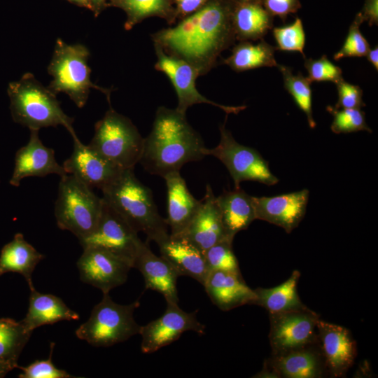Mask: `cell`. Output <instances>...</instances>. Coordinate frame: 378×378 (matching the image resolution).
<instances>
[{
	"label": "cell",
	"instance_id": "10",
	"mask_svg": "<svg viewBox=\"0 0 378 378\" xmlns=\"http://www.w3.org/2000/svg\"><path fill=\"white\" fill-rule=\"evenodd\" d=\"M83 248H103L130 264L134 262L145 245L127 222L104 201L100 220L94 230L79 240Z\"/></svg>",
	"mask_w": 378,
	"mask_h": 378
},
{
	"label": "cell",
	"instance_id": "14",
	"mask_svg": "<svg viewBox=\"0 0 378 378\" xmlns=\"http://www.w3.org/2000/svg\"><path fill=\"white\" fill-rule=\"evenodd\" d=\"M157 55L155 67L164 72L174 85L178 96L176 109L179 112L185 113L188 107L202 103L218 107L227 113H238L246 108L221 105L206 99L196 88V70L190 64L181 58L166 55L162 48H157Z\"/></svg>",
	"mask_w": 378,
	"mask_h": 378
},
{
	"label": "cell",
	"instance_id": "41",
	"mask_svg": "<svg viewBox=\"0 0 378 378\" xmlns=\"http://www.w3.org/2000/svg\"><path fill=\"white\" fill-rule=\"evenodd\" d=\"M297 0H265L267 10L273 15L285 17L296 8Z\"/></svg>",
	"mask_w": 378,
	"mask_h": 378
},
{
	"label": "cell",
	"instance_id": "6",
	"mask_svg": "<svg viewBox=\"0 0 378 378\" xmlns=\"http://www.w3.org/2000/svg\"><path fill=\"white\" fill-rule=\"evenodd\" d=\"M104 200L84 183L66 174L60 176L55 216L58 227L80 240L90 235L100 220Z\"/></svg>",
	"mask_w": 378,
	"mask_h": 378
},
{
	"label": "cell",
	"instance_id": "1",
	"mask_svg": "<svg viewBox=\"0 0 378 378\" xmlns=\"http://www.w3.org/2000/svg\"><path fill=\"white\" fill-rule=\"evenodd\" d=\"M204 148L202 137L188 124L185 113L160 107L151 132L144 139L139 162L148 173L163 178L179 172L188 162L202 160Z\"/></svg>",
	"mask_w": 378,
	"mask_h": 378
},
{
	"label": "cell",
	"instance_id": "23",
	"mask_svg": "<svg viewBox=\"0 0 378 378\" xmlns=\"http://www.w3.org/2000/svg\"><path fill=\"white\" fill-rule=\"evenodd\" d=\"M157 244L161 256L172 265L178 276H190L204 285L209 271L200 249L187 240L170 234Z\"/></svg>",
	"mask_w": 378,
	"mask_h": 378
},
{
	"label": "cell",
	"instance_id": "20",
	"mask_svg": "<svg viewBox=\"0 0 378 378\" xmlns=\"http://www.w3.org/2000/svg\"><path fill=\"white\" fill-rule=\"evenodd\" d=\"M265 362L278 378H322L329 377L319 341L279 354Z\"/></svg>",
	"mask_w": 378,
	"mask_h": 378
},
{
	"label": "cell",
	"instance_id": "9",
	"mask_svg": "<svg viewBox=\"0 0 378 378\" xmlns=\"http://www.w3.org/2000/svg\"><path fill=\"white\" fill-rule=\"evenodd\" d=\"M220 140L213 148H204L203 154L218 158L227 169L235 188L244 181H253L268 186L279 179L270 171L268 162L255 149L239 144L225 125L220 127Z\"/></svg>",
	"mask_w": 378,
	"mask_h": 378
},
{
	"label": "cell",
	"instance_id": "12",
	"mask_svg": "<svg viewBox=\"0 0 378 378\" xmlns=\"http://www.w3.org/2000/svg\"><path fill=\"white\" fill-rule=\"evenodd\" d=\"M166 302V309L160 317L141 327V350L144 354L157 351L177 340L186 331L205 334L206 326L197 320V310L186 312L176 302Z\"/></svg>",
	"mask_w": 378,
	"mask_h": 378
},
{
	"label": "cell",
	"instance_id": "43",
	"mask_svg": "<svg viewBox=\"0 0 378 378\" xmlns=\"http://www.w3.org/2000/svg\"><path fill=\"white\" fill-rule=\"evenodd\" d=\"M204 0H176L179 9L185 13L195 10Z\"/></svg>",
	"mask_w": 378,
	"mask_h": 378
},
{
	"label": "cell",
	"instance_id": "15",
	"mask_svg": "<svg viewBox=\"0 0 378 378\" xmlns=\"http://www.w3.org/2000/svg\"><path fill=\"white\" fill-rule=\"evenodd\" d=\"M70 134L74 140L73 152L62 164L67 174L74 176L92 188H98L102 190L123 170L89 145L83 144L74 130Z\"/></svg>",
	"mask_w": 378,
	"mask_h": 378
},
{
	"label": "cell",
	"instance_id": "30",
	"mask_svg": "<svg viewBox=\"0 0 378 378\" xmlns=\"http://www.w3.org/2000/svg\"><path fill=\"white\" fill-rule=\"evenodd\" d=\"M226 63L235 71H242L263 66H277L274 48L265 41L257 44L241 43L233 50Z\"/></svg>",
	"mask_w": 378,
	"mask_h": 378
},
{
	"label": "cell",
	"instance_id": "18",
	"mask_svg": "<svg viewBox=\"0 0 378 378\" xmlns=\"http://www.w3.org/2000/svg\"><path fill=\"white\" fill-rule=\"evenodd\" d=\"M174 236L187 240L202 253L215 244L230 239L225 233L216 197L209 184L206 186L204 197L192 220L181 232Z\"/></svg>",
	"mask_w": 378,
	"mask_h": 378
},
{
	"label": "cell",
	"instance_id": "13",
	"mask_svg": "<svg viewBox=\"0 0 378 378\" xmlns=\"http://www.w3.org/2000/svg\"><path fill=\"white\" fill-rule=\"evenodd\" d=\"M80 280L108 293L125 283L132 267L113 253L98 247L83 248L76 263Z\"/></svg>",
	"mask_w": 378,
	"mask_h": 378
},
{
	"label": "cell",
	"instance_id": "47",
	"mask_svg": "<svg viewBox=\"0 0 378 378\" xmlns=\"http://www.w3.org/2000/svg\"><path fill=\"white\" fill-rule=\"evenodd\" d=\"M78 4L80 6H84L87 8H92V6L89 0H69Z\"/></svg>",
	"mask_w": 378,
	"mask_h": 378
},
{
	"label": "cell",
	"instance_id": "17",
	"mask_svg": "<svg viewBox=\"0 0 378 378\" xmlns=\"http://www.w3.org/2000/svg\"><path fill=\"white\" fill-rule=\"evenodd\" d=\"M309 190L273 197H253L255 218L279 226L291 232L303 219L309 200Z\"/></svg>",
	"mask_w": 378,
	"mask_h": 378
},
{
	"label": "cell",
	"instance_id": "31",
	"mask_svg": "<svg viewBox=\"0 0 378 378\" xmlns=\"http://www.w3.org/2000/svg\"><path fill=\"white\" fill-rule=\"evenodd\" d=\"M239 34L246 38L257 39L263 36L272 23L268 13L258 4H246L240 7L234 17Z\"/></svg>",
	"mask_w": 378,
	"mask_h": 378
},
{
	"label": "cell",
	"instance_id": "29",
	"mask_svg": "<svg viewBox=\"0 0 378 378\" xmlns=\"http://www.w3.org/2000/svg\"><path fill=\"white\" fill-rule=\"evenodd\" d=\"M31 333L22 321L0 318V361L18 368V358Z\"/></svg>",
	"mask_w": 378,
	"mask_h": 378
},
{
	"label": "cell",
	"instance_id": "5",
	"mask_svg": "<svg viewBox=\"0 0 378 378\" xmlns=\"http://www.w3.org/2000/svg\"><path fill=\"white\" fill-rule=\"evenodd\" d=\"M90 51L83 44H68L57 38L48 66L52 80L48 87L55 94L63 92L78 108L87 103L91 89L100 90L109 100L110 90L94 84L88 66Z\"/></svg>",
	"mask_w": 378,
	"mask_h": 378
},
{
	"label": "cell",
	"instance_id": "39",
	"mask_svg": "<svg viewBox=\"0 0 378 378\" xmlns=\"http://www.w3.org/2000/svg\"><path fill=\"white\" fill-rule=\"evenodd\" d=\"M166 0H122L121 5L129 15L126 28H130L138 20L161 12Z\"/></svg>",
	"mask_w": 378,
	"mask_h": 378
},
{
	"label": "cell",
	"instance_id": "25",
	"mask_svg": "<svg viewBox=\"0 0 378 378\" xmlns=\"http://www.w3.org/2000/svg\"><path fill=\"white\" fill-rule=\"evenodd\" d=\"M216 202L225 233L232 239L256 219L253 197L240 187L224 191L216 197Z\"/></svg>",
	"mask_w": 378,
	"mask_h": 378
},
{
	"label": "cell",
	"instance_id": "32",
	"mask_svg": "<svg viewBox=\"0 0 378 378\" xmlns=\"http://www.w3.org/2000/svg\"><path fill=\"white\" fill-rule=\"evenodd\" d=\"M277 66L282 74L285 89L293 97L296 105L305 113L310 128H315L316 124L312 112L311 81L300 74H293L287 66L279 64Z\"/></svg>",
	"mask_w": 378,
	"mask_h": 378
},
{
	"label": "cell",
	"instance_id": "21",
	"mask_svg": "<svg viewBox=\"0 0 378 378\" xmlns=\"http://www.w3.org/2000/svg\"><path fill=\"white\" fill-rule=\"evenodd\" d=\"M203 286L212 303L222 311L253 304L256 299L254 289L245 283L241 274L211 271Z\"/></svg>",
	"mask_w": 378,
	"mask_h": 378
},
{
	"label": "cell",
	"instance_id": "19",
	"mask_svg": "<svg viewBox=\"0 0 378 378\" xmlns=\"http://www.w3.org/2000/svg\"><path fill=\"white\" fill-rule=\"evenodd\" d=\"M39 130H30L28 143L19 148L15 156V166L9 183L18 187L29 176L43 177L48 174L62 176L66 172L55 157L52 148L46 146L38 136Z\"/></svg>",
	"mask_w": 378,
	"mask_h": 378
},
{
	"label": "cell",
	"instance_id": "16",
	"mask_svg": "<svg viewBox=\"0 0 378 378\" xmlns=\"http://www.w3.org/2000/svg\"><path fill=\"white\" fill-rule=\"evenodd\" d=\"M317 332L329 377H345L357 356L356 342L350 330L344 326L319 319Z\"/></svg>",
	"mask_w": 378,
	"mask_h": 378
},
{
	"label": "cell",
	"instance_id": "3",
	"mask_svg": "<svg viewBox=\"0 0 378 378\" xmlns=\"http://www.w3.org/2000/svg\"><path fill=\"white\" fill-rule=\"evenodd\" d=\"M104 201L147 241L158 244L169 236L168 225L159 214L151 190L135 176L134 169H123L102 189Z\"/></svg>",
	"mask_w": 378,
	"mask_h": 378
},
{
	"label": "cell",
	"instance_id": "35",
	"mask_svg": "<svg viewBox=\"0 0 378 378\" xmlns=\"http://www.w3.org/2000/svg\"><path fill=\"white\" fill-rule=\"evenodd\" d=\"M272 31L277 49L299 52L304 57L305 33L300 18H296L292 24L288 25L275 27Z\"/></svg>",
	"mask_w": 378,
	"mask_h": 378
},
{
	"label": "cell",
	"instance_id": "8",
	"mask_svg": "<svg viewBox=\"0 0 378 378\" xmlns=\"http://www.w3.org/2000/svg\"><path fill=\"white\" fill-rule=\"evenodd\" d=\"M144 142L132 121L111 107L96 122L88 145L120 169H134L139 162Z\"/></svg>",
	"mask_w": 378,
	"mask_h": 378
},
{
	"label": "cell",
	"instance_id": "26",
	"mask_svg": "<svg viewBox=\"0 0 378 378\" xmlns=\"http://www.w3.org/2000/svg\"><path fill=\"white\" fill-rule=\"evenodd\" d=\"M29 302L27 313L22 321L31 332L44 325L78 320L80 317L61 298L52 294L41 293L35 288L30 290Z\"/></svg>",
	"mask_w": 378,
	"mask_h": 378
},
{
	"label": "cell",
	"instance_id": "7",
	"mask_svg": "<svg viewBox=\"0 0 378 378\" xmlns=\"http://www.w3.org/2000/svg\"><path fill=\"white\" fill-rule=\"evenodd\" d=\"M139 305V300L120 304L113 302L108 293H103L102 300L93 307L88 320L76 330V335L97 347L123 342L140 332L141 326L133 316Z\"/></svg>",
	"mask_w": 378,
	"mask_h": 378
},
{
	"label": "cell",
	"instance_id": "27",
	"mask_svg": "<svg viewBox=\"0 0 378 378\" xmlns=\"http://www.w3.org/2000/svg\"><path fill=\"white\" fill-rule=\"evenodd\" d=\"M44 258L31 244L28 243L22 233H16L12 241L5 244L0 254V276L7 272H16L22 275L29 289L34 288L32 273L38 263Z\"/></svg>",
	"mask_w": 378,
	"mask_h": 378
},
{
	"label": "cell",
	"instance_id": "11",
	"mask_svg": "<svg viewBox=\"0 0 378 378\" xmlns=\"http://www.w3.org/2000/svg\"><path fill=\"white\" fill-rule=\"evenodd\" d=\"M269 340L272 354L318 342L317 323L319 315L309 308L269 314Z\"/></svg>",
	"mask_w": 378,
	"mask_h": 378
},
{
	"label": "cell",
	"instance_id": "33",
	"mask_svg": "<svg viewBox=\"0 0 378 378\" xmlns=\"http://www.w3.org/2000/svg\"><path fill=\"white\" fill-rule=\"evenodd\" d=\"M232 239H225L207 248L203 253L207 268L241 274L239 262L232 250Z\"/></svg>",
	"mask_w": 378,
	"mask_h": 378
},
{
	"label": "cell",
	"instance_id": "40",
	"mask_svg": "<svg viewBox=\"0 0 378 378\" xmlns=\"http://www.w3.org/2000/svg\"><path fill=\"white\" fill-rule=\"evenodd\" d=\"M335 84L338 101L335 108H360L365 106L363 100V90L358 85L347 83L344 79Z\"/></svg>",
	"mask_w": 378,
	"mask_h": 378
},
{
	"label": "cell",
	"instance_id": "24",
	"mask_svg": "<svg viewBox=\"0 0 378 378\" xmlns=\"http://www.w3.org/2000/svg\"><path fill=\"white\" fill-rule=\"evenodd\" d=\"M167 189V214L166 219L170 227V235L181 232L192 220L200 206L202 200L195 198L189 191L186 183L179 172L165 175Z\"/></svg>",
	"mask_w": 378,
	"mask_h": 378
},
{
	"label": "cell",
	"instance_id": "45",
	"mask_svg": "<svg viewBox=\"0 0 378 378\" xmlns=\"http://www.w3.org/2000/svg\"><path fill=\"white\" fill-rule=\"evenodd\" d=\"M368 60L372 64L376 71L378 70V48L370 49L366 55Z\"/></svg>",
	"mask_w": 378,
	"mask_h": 378
},
{
	"label": "cell",
	"instance_id": "46",
	"mask_svg": "<svg viewBox=\"0 0 378 378\" xmlns=\"http://www.w3.org/2000/svg\"><path fill=\"white\" fill-rule=\"evenodd\" d=\"M14 368L4 362L0 361V378L4 377L10 371L13 370Z\"/></svg>",
	"mask_w": 378,
	"mask_h": 378
},
{
	"label": "cell",
	"instance_id": "42",
	"mask_svg": "<svg viewBox=\"0 0 378 378\" xmlns=\"http://www.w3.org/2000/svg\"><path fill=\"white\" fill-rule=\"evenodd\" d=\"M364 19L368 20L370 25L377 24L378 0H367L364 10Z\"/></svg>",
	"mask_w": 378,
	"mask_h": 378
},
{
	"label": "cell",
	"instance_id": "4",
	"mask_svg": "<svg viewBox=\"0 0 378 378\" xmlns=\"http://www.w3.org/2000/svg\"><path fill=\"white\" fill-rule=\"evenodd\" d=\"M8 93L15 122L30 130L64 126L69 132L74 130V118L62 109L56 94L41 83L31 73L9 85Z\"/></svg>",
	"mask_w": 378,
	"mask_h": 378
},
{
	"label": "cell",
	"instance_id": "38",
	"mask_svg": "<svg viewBox=\"0 0 378 378\" xmlns=\"http://www.w3.org/2000/svg\"><path fill=\"white\" fill-rule=\"evenodd\" d=\"M55 343H50V355L48 359L35 360L27 367H20L22 372L18 375L20 378H70L74 377L66 371L56 368L52 362V355Z\"/></svg>",
	"mask_w": 378,
	"mask_h": 378
},
{
	"label": "cell",
	"instance_id": "2",
	"mask_svg": "<svg viewBox=\"0 0 378 378\" xmlns=\"http://www.w3.org/2000/svg\"><path fill=\"white\" fill-rule=\"evenodd\" d=\"M230 31L223 8L211 4L176 27L161 31L156 38L189 64L202 65L211 62L225 47Z\"/></svg>",
	"mask_w": 378,
	"mask_h": 378
},
{
	"label": "cell",
	"instance_id": "44",
	"mask_svg": "<svg viewBox=\"0 0 378 378\" xmlns=\"http://www.w3.org/2000/svg\"><path fill=\"white\" fill-rule=\"evenodd\" d=\"M253 377L258 378H278L276 374L272 370V369L268 365V364L264 362L262 369L255 374Z\"/></svg>",
	"mask_w": 378,
	"mask_h": 378
},
{
	"label": "cell",
	"instance_id": "48",
	"mask_svg": "<svg viewBox=\"0 0 378 378\" xmlns=\"http://www.w3.org/2000/svg\"><path fill=\"white\" fill-rule=\"evenodd\" d=\"M92 5L95 6H98L99 5H101L104 0H89Z\"/></svg>",
	"mask_w": 378,
	"mask_h": 378
},
{
	"label": "cell",
	"instance_id": "22",
	"mask_svg": "<svg viewBox=\"0 0 378 378\" xmlns=\"http://www.w3.org/2000/svg\"><path fill=\"white\" fill-rule=\"evenodd\" d=\"M133 268L141 273L146 289L160 293L166 302H178L176 288L178 274L165 258L154 254L146 243L137 256Z\"/></svg>",
	"mask_w": 378,
	"mask_h": 378
},
{
	"label": "cell",
	"instance_id": "34",
	"mask_svg": "<svg viewBox=\"0 0 378 378\" xmlns=\"http://www.w3.org/2000/svg\"><path fill=\"white\" fill-rule=\"evenodd\" d=\"M327 111L333 116L330 129L335 134L358 131L372 132L366 123L365 113L360 108L336 109L328 106Z\"/></svg>",
	"mask_w": 378,
	"mask_h": 378
},
{
	"label": "cell",
	"instance_id": "28",
	"mask_svg": "<svg viewBox=\"0 0 378 378\" xmlns=\"http://www.w3.org/2000/svg\"><path fill=\"white\" fill-rule=\"evenodd\" d=\"M300 272L295 270L288 279L272 288L254 289L256 299L253 304L265 308L269 314H277L308 308L300 300L298 284Z\"/></svg>",
	"mask_w": 378,
	"mask_h": 378
},
{
	"label": "cell",
	"instance_id": "36",
	"mask_svg": "<svg viewBox=\"0 0 378 378\" xmlns=\"http://www.w3.org/2000/svg\"><path fill=\"white\" fill-rule=\"evenodd\" d=\"M362 22L358 17L352 23L342 48L333 56L335 60L344 57L366 56L370 47L359 29Z\"/></svg>",
	"mask_w": 378,
	"mask_h": 378
},
{
	"label": "cell",
	"instance_id": "37",
	"mask_svg": "<svg viewBox=\"0 0 378 378\" xmlns=\"http://www.w3.org/2000/svg\"><path fill=\"white\" fill-rule=\"evenodd\" d=\"M308 76L312 82H332L337 83L342 78V69L330 62L326 55L313 59H307L304 62Z\"/></svg>",
	"mask_w": 378,
	"mask_h": 378
}]
</instances>
